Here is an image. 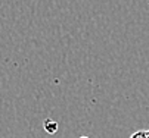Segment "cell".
Masks as SVG:
<instances>
[{
	"instance_id": "7a4b0ae2",
	"label": "cell",
	"mask_w": 149,
	"mask_h": 138,
	"mask_svg": "<svg viewBox=\"0 0 149 138\" xmlns=\"http://www.w3.org/2000/svg\"><path fill=\"white\" fill-rule=\"evenodd\" d=\"M130 138H149V129L148 131H137Z\"/></svg>"
},
{
	"instance_id": "3957f363",
	"label": "cell",
	"mask_w": 149,
	"mask_h": 138,
	"mask_svg": "<svg viewBox=\"0 0 149 138\" xmlns=\"http://www.w3.org/2000/svg\"><path fill=\"white\" fill-rule=\"evenodd\" d=\"M81 138H87V137H81Z\"/></svg>"
},
{
	"instance_id": "6da1fadb",
	"label": "cell",
	"mask_w": 149,
	"mask_h": 138,
	"mask_svg": "<svg viewBox=\"0 0 149 138\" xmlns=\"http://www.w3.org/2000/svg\"><path fill=\"white\" fill-rule=\"evenodd\" d=\"M56 126H58V124H56V122H53V121H47V122L45 124V128H46L50 134H53V132L56 131Z\"/></svg>"
}]
</instances>
